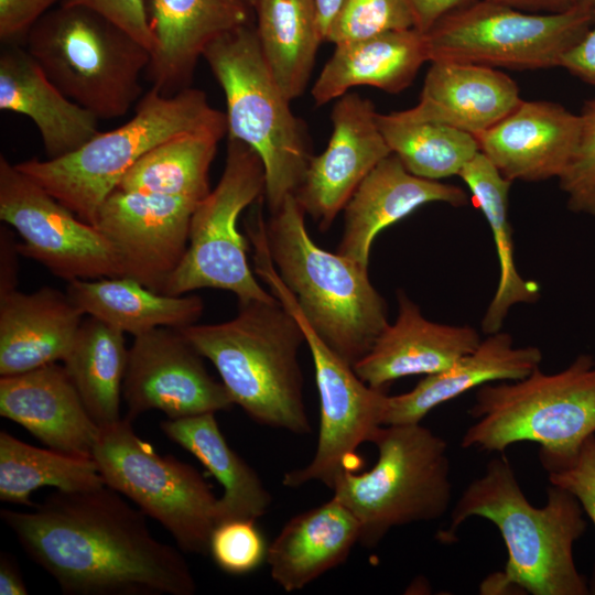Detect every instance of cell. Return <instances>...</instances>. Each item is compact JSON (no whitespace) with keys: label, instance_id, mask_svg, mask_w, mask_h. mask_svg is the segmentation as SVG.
<instances>
[{"label":"cell","instance_id":"1","mask_svg":"<svg viewBox=\"0 0 595 595\" xmlns=\"http://www.w3.org/2000/svg\"><path fill=\"white\" fill-rule=\"evenodd\" d=\"M147 515L102 486L57 490L31 511L2 509L1 520L28 556L67 595H193L181 551L156 540Z\"/></svg>","mask_w":595,"mask_h":595},{"label":"cell","instance_id":"2","mask_svg":"<svg viewBox=\"0 0 595 595\" xmlns=\"http://www.w3.org/2000/svg\"><path fill=\"white\" fill-rule=\"evenodd\" d=\"M547 504L533 507L526 498L505 456L491 459L485 473L462 493L451 523L437 539L455 540L470 517L493 522L505 542L508 559L501 572L487 576L482 594L524 591L532 595H585V577L577 571L573 547L586 529L583 508L565 489L548 487Z\"/></svg>","mask_w":595,"mask_h":595},{"label":"cell","instance_id":"3","mask_svg":"<svg viewBox=\"0 0 595 595\" xmlns=\"http://www.w3.org/2000/svg\"><path fill=\"white\" fill-rule=\"evenodd\" d=\"M180 331L214 365L234 404L252 420L295 434L311 432L299 363L305 336L278 299L239 302L229 321Z\"/></svg>","mask_w":595,"mask_h":595},{"label":"cell","instance_id":"4","mask_svg":"<svg viewBox=\"0 0 595 595\" xmlns=\"http://www.w3.org/2000/svg\"><path fill=\"white\" fill-rule=\"evenodd\" d=\"M264 237L277 273L307 324L353 367L389 325L387 302L368 269L318 247L294 195L264 220Z\"/></svg>","mask_w":595,"mask_h":595},{"label":"cell","instance_id":"5","mask_svg":"<svg viewBox=\"0 0 595 595\" xmlns=\"http://www.w3.org/2000/svg\"><path fill=\"white\" fill-rule=\"evenodd\" d=\"M193 131L225 136V112L214 108L201 89L188 87L164 95L151 87L137 104L133 117L120 127L99 131L62 158H34L15 166L94 226L99 207L137 161L160 143Z\"/></svg>","mask_w":595,"mask_h":595},{"label":"cell","instance_id":"6","mask_svg":"<svg viewBox=\"0 0 595 595\" xmlns=\"http://www.w3.org/2000/svg\"><path fill=\"white\" fill-rule=\"evenodd\" d=\"M468 412L476 422L462 437L464 448L504 452L532 442L542 466L566 461L595 434V360L583 354L555 374L538 367L520 380L486 383Z\"/></svg>","mask_w":595,"mask_h":595},{"label":"cell","instance_id":"7","mask_svg":"<svg viewBox=\"0 0 595 595\" xmlns=\"http://www.w3.org/2000/svg\"><path fill=\"white\" fill-rule=\"evenodd\" d=\"M203 57L226 98L228 138L252 148L266 173L270 214L300 187L312 158L303 123L273 78L251 23L212 42Z\"/></svg>","mask_w":595,"mask_h":595},{"label":"cell","instance_id":"8","mask_svg":"<svg viewBox=\"0 0 595 595\" xmlns=\"http://www.w3.org/2000/svg\"><path fill=\"white\" fill-rule=\"evenodd\" d=\"M24 45L52 83L99 120L126 116L142 94L151 52L93 10L60 3Z\"/></svg>","mask_w":595,"mask_h":595},{"label":"cell","instance_id":"9","mask_svg":"<svg viewBox=\"0 0 595 595\" xmlns=\"http://www.w3.org/2000/svg\"><path fill=\"white\" fill-rule=\"evenodd\" d=\"M371 443L376 464L335 480L333 497L360 527L359 542L376 547L394 527L441 518L452 500L446 442L421 423L381 426Z\"/></svg>","mask_w":595,"mask_h":595},{"label":"cell","instance_id":"10","mask_svg":"<svg viewBox=\"0 0 595 595\" xmlns=\"http://www.w3.org/2000/svg\"><path fill=\"white\" fill-rule=\"evenodd\" d=\"M594 22L595 7L585 4L534 13L473 0L444 14L424 34L429 62L540 69L561 67Z\"/></svg>","mask_w":595,"mask_h":595},{"label":"cell","instance_id":"11","mask_svg":"<svg viewBox=\"0 0 595 595\" xmlns=\"http://www.w3.org/2000/svg\"><path fill=\"white\" fill-rule=\"evenodd\" d=\"M131 422L121 418L100 428L91 457L106 486L160 522L182 551L209 554L219 497L192 465L140 439Z\"/></svg>","mask_w":595,"mask_h":595},{"label":"cell","instance_id":"12","mask_svg":"<svg viewBox=\"0 0 595 595\" xmlns=\"http://www.w3.org/2000/svg\"><path fill=\"white\" fill-rule=\"evenodd\" d=\"M264 191L266 173L260 156L244 142L228 138L220 180L195 208L186 252L166 281L163 294L219 289L232 292L241 303L277 300L253 277L247 260V242L238 229L240 214Z\"/></svg>","mask_w":595,"mask_h":595},{"label":"cell","instance_id":"13","mask_svg":"<svg viewBox=\"0 0 595 595\" xmlns=\"http://www.w3.org/2000/svg\"><path fill=\"white\" fill-rule=\"evenodd\" d=\"M272 294L292 313L301 325L315 370L320 397V432L316 452L304 467L284 474L283 485L300 487L309 482H322L332 489L335 480L349 469L356 450L370 442L383 426L387 396L365 383L353 367L338 357L311 328L296 302L273 267L261 271Z\"/></svg>","mask_w":595,"mask_h":595},{"label":"cell","instance_id":"14","mask_svg":"<svg viewBox=\"0 0 595 595\" xmlns=\"http://www.w3.org/2000/svg\"><path fill=\"white\" fill-rule=\"evenodd\" d=\"M0 219L22 238L19 255L67 282L123 277L105 236L0 155Z\"/></svg>","mask_w":595,"mask_h":595},{"label":"cell","instance_id":"15","mask_svg":"<svg viewBox=\"0 0 595 595\" xmlns=\"http://www.w3.org/2000/svg\"><path fill=\"white\" fill-rule=\"evenodd\" d=\"M180 329L159 327L136 336L128 350L122 397L127 418L160 410L169 419L216 413L234 405L223 382Z\"/></svg>","mask_w":595,"mask_h":595},{"label":"cell","instance_id":"16","mask_svg":"<svg viewBox=\"0 0 595 595\" xmlns=\"http://www.w3.org/2000/svg\"><path fill=\"white\" fill-rule=\"evenodd\" d=\"M199 203L116 188L99 207L94 226L117 252L123 277L162 293L186 252L192 215Z\"/></svg>","mask_w":595,"mask_h":595},{"label":"cell","instance_id":"17","mask_svg":"<svg viewBox=\"0 0 595 595\" xmlns=\"http://www.w3.org/2000/svg\"><path fill=\"white\" fill-rule=\"evenodd\" d=\"M372 101L346 93L331 113L332 133L326 149L312 155L294 194L305 213L327 230L371 170L391 154L377 123Z\"/></svg>","mask_w":595,"mask_h":595},{"label":"cell","instance_id":"18","mask_svg":"<svg viewBox=\"0 0 595 595\" xmlns=\"http://www.w3.org/2000/svg\"><path fill=\"white\" fill-rule=\"evenodd\" d=\"M582 120L560 104L522 100L489 129L475 134L479 151L509 181L560 177L580 141Z\"/></svg>","mask_w":595,"mask_h":595},{"label":"cell","instance_id":"19","mask_svg":"<svg viewBox=\"0 0 595 595\" xmlns=\"http://www.w3.org/2000/svg\"><path fill=\"white\" fill-rule=\"evenodd\" d=\"M250 9L244 0H150L154 46L145 74L152 88L164 95L188 88L206 47L250 23Z\"/></svg>","mask_w":595,"mask_h":595},{"label":"cell","instance_id":"20","mask_svg":"<svg viewBox=\"0 0 595 595\" xmlns=\"http://www.w3.org/2000/svg\"><path fill=\"white\" fill-rule=\"evenodd\" d=\"M0 415L47 447L82 457H91L100 431L57 363L1 377Z\"/></svg>","mask_w":595,"mask_h":595},{"label":"cell","instance_id":"21","mask_svg":"<svg viewBox=\"0 0 595 595\" xmlns=\"http://www.w3.org/2000/svg\"><path fill=\"white\" fill-rule=\"evenodd\" d=\"M398 316L379 335L369 353L353 369L369 387L385 390L392 381L440 372L479 345L470 326L426 320L420 307L399 290Z\"/></svg>","mask_w":595,"mask_h":595},{"label":"cell","instance_id":"22","mask_svg":"<svg viewBox=\"0 0 595 595\" xmlns=\"http://www.w3.org/2000/svg\"><path fill=\"white\" fill-rule=\"evenodd\" d=\"M467 204L463 188L410 173L399 158L381 160L357 187L344 208V231L337 252L368 269L376 236L429 203Z\"/></svg>","mask_w":595,"mask_h":595},{"label":"cell","instance_id":"23","mask_svg":"<svg viewBox=\"0 0 595 595\" xmlns=\"http://www.w3.org/2000/svg\"><path fill=\"white\" fill-rule=\"evenodd\" d=\"M430 63L418 104L398 111L405 119L437 122L475 136L522 101L517 83L494 67L452 61Z\"/></svg>","mask_w":595,"mask_h":595},{"label":"cell","instance_id":"24","mask_svg":"<svg viewBox=\"0 0 595 595\" xmlns=\"http://www.w3.org/2000/svg\"><path fill=\"white\" fill-rule=\"evenodd\" d=\"M0 109L30 118L48 159L67 155L98 132V118L65 96L21 45H2Z\"/></svg>","mask_w":595,"mask_h":595},{"label":"cell","instance_id":"25","mask_svg":"<svg viewBox=\"0 0 595 595\" xmlns=\"http://www.w3.org/2000/svg\"><path fill=\"white\" fill-rule=\"evenodd\" d=\"M83 315L66 292L51 286L0 295L1 377L63 360Z\"/></svg>","mask_w":595,"mask_h":595},{"label":"cell","instance_id":"26","mask_svg":"<svg viewBox=\"0 0 595 595\" xmlns=\"http://www.w3.org/2000/svg\"><path fill=\"white\" fill-rule=\"evenodd\" d=\"M541 350L516 347L510 334L497 332L448 368L425 376L412 390L387 396L382 424H415L437 405L495 381H516L540 366Z\"/></svg>","mask_w":595,"mask_h":595},{"label":"cell","instance_id":"27","mask_svg":"<svg viewBox=\"0 0 595 595\" xmlns=\"http://www.w3.org/2000/svg\"><path fill=\"white\" fill-rule=\"evenodd\" d=\"M359 538L356 517L332 497L284 524L268 547L271 577L288 593L300 591L345 562Z\"/></svg>","mask_w":595,"mask_h":595},{"label":"cell","instance_id":"28","mask_svg":"<svg viewBox=\"0 0 595 595\" xmlns=\"http://www.w3.org/2000/svg\"><path fill=\"white\" fill-rule=\"evenodd\" d=\"M425 62H429L425 34L415 28L335 45L311 95L322 106L356 86L398 94L411 85Z\"/></svg>","mask_w":595,"mask_h":595},{"label":"cell","instance_id":"29","mask_svg":"<svg viewBox=\"0 0 595 595\" xmlns=\"http://www.w3.org/2000/svg\"><path fill=\"white\" fill-rule=\"evenodd\" d=\"M65 292L84 315L133 337L159 327L196 324L204 310L197 295L159 293L128 277L78 279L68 282Z\"/></svg>","mask_w":595,"mask_h":595},{"label":"cell","instance_id":"30","mask_svg":"<svg viewBox=\"0 0 595 595\" xmlns=\"http://www.w3.org/2000/svg\"><path fill=\"white\" fill-rule=\"evenodd\" d=\"M163 433L193 454L223 487L218 523L231 519L257 520L272 498L258 474L227 443L215 413L161 422ZM217 523V524H218Z\"/></svg>","mask_w":595,"mask_h":595},{"label":"cell","instance_id":"31","mask_svg":"<svg viewBox=\"0 0 595 595\" xmlns=\"http://www.w3.org/2000/svg\"><path fill=\"white\" fill-rule=\"evenodd\" d=\"M458 176L468 187L474 204L484 214L495 241L499 261V281L482 321L487 335L501 329L510 310L517 303H532L540 296L537 282L523 279L515 264L512 229L508 219V197L511 181L478 152Z\"/></svg>","mask_w":595,"mask_h":595},{"label":"cell","instance_id":"32","mask_svg":"<svg viewBox=\"0 0 595 595\" xmlns=\"http://www.w3.org/2000/svg\"><path fill=\"white\" fill-rule=\"evenodd\" d=\"M256 32L266 63L289 100L310 80L324 42L314 0H259Z\"/></svg>","mask_w":595,"mask_h":595},{"label":"cell","instance_id":"33","mask_svg":"<svg viewBox=\"0 0 595 595\" xmlns=\"http://www.w3.org/2000/svg\"><path fill=\"white\" fill-rule=\"evenodd\" d=\"M125 333L88 316L62 360L80 399L99 428L121 419L120 402L127 369Z\"/></svg>","mask_w":595,"mask_h":595},{"label":"cell","instance_id":"34","mask_svg":"<svg viewBox=\"0 0 595 595\" xmlns=\"http://www.w3.org/2000/svg\"><path fill=\"white\" fill-rule=\"evenodd\" d=\"M224 137L214 131L177 134L137 161L117 188L202 202L212 191L209 169Z\"/></svg>","mask_w":595,"mask_h":595},{"label":"cell","instance_id":"35","mask_svg":"<svg viewBox=\"0 0 595 595\" xmlns=\"http://www.w3.org/2000/svg\"><path fill=\"white\" fill-rule=\"evenodd\" d=\"M106 486L93 457L40 448L0 432V499L34 507L31 495L42 487L83 491Z\"/></svg>","mask_w":595,"mask_h":595},{"label":"cell","instance_id":"36","mask_svg":"<svg viewBox=\"0 0 595 595\" xmlns=\"http://www.w3.org/2000/svg\"><path fill=\"white\" fill-rule=\"evenodd\" d=\"M377 123L391 153L426 180L458 175L480 152L473 134L451 126L405 119L398 111L377 113Z\"/></svg>","mask_w":595,"mask_h":595},{"label":"cell","instance_id":"37","mask_svg":"<svg viewBox=\"0 0 595 595\" xmlns=\"http://www.w3.org/2000/svg\"><path fill=\"white\" fill-rule=\"evenodd\" d=\"M411 28L415 23L407 0H345L325 42L339 45Z\"/></svg>","mask_w":595,"mask_h":595},{"label":"cell","instance_id":"38","mask_svg":"<svg viewBox=\"0 0 595 595\" xmlns=\"http://www.w3.org/2000/svg\"><path fill=\"white\" fill-rule=\"evenodd\" d=\"M255 521L231 519L219 522L214 528L209 554L226 573L236 575L249 573L267 558L268 548Z\"/></svg>","mask_w":595,"mask_h":595},{"label":"cell","instance_id":"39","mask_svg":"<svg viewBox=\"0 0 595 595\" xmlns=\"http://www.w3.org/2000/svg\"><path fill=\"white\" fill-rule=\"evenodd\" d=\"M580 116V141L559 182L571 210L595 216V98L584 104Z\"/></svg>","mask_w":595,"mask_h":595},{"label":"cell","instance_id":"40","mask_svg":"<svg viewBox=\"0 0 595 595\" xmlns=\"http://www.w3.org/2000/svg\"><path fill=\"white\" fill-rule=\"evenodd\" d=\"M543 468L550 484L572 494L595 526V434L582 443L573 457Z\"/></svg>","mask_w":595,"mask_h":595},{"label":"cell","instance_id":"41","mask_svg":"<svg viewBox=\"0 0 595 595\" xmlns=\"http://www.w3.org/2000/svg\"><path fill=\"white\" fill-rule=\"evenodd\" d=\"M62 4L93 10L125 30L150 52L154 46L145 0H63Z\"/></svg>","mask_w":595,"mask_h":595},{"label":"cell","instance_id":"42","mask_svg":"<svg viewBox=\"0 0 595 595\" xmlns=\"http://www.w3.org/2000/svg\"><path fill=\"white\" fill-rule=\"evenodd\" d=\"M63 0H0V41L22 45L33 25Z\"/></svg>","mask_w":595,"mask_h":595},{"label":"cell","instance_id":"43","mask_svg":"<svg viewBox=\"0 0 595 595\" xmlns=\"http://www.w3.org/2000/svg\"><path fill=\"white\" fill-rule=\"evenodd\" d=\"M561 67L595 86V22L586 35L564 55Z\"/></svg>","mask_w":595,"mask_h":595},{"label":"cell","instance_id":"44","mask_svg":"<svg viewBox=\"0 0 595 595\" xmlns=\"http://www.w3.org/2000/svg\"><path fill=\"white\" fill-rule=\"evenodd\" d=\"M413 17L415 29L425 33L447 12L473 0H407Z\"/></svg>","mask_w":595,"mask_h":595},{"label":"cell","instance_id":"45","mask_svg":"<svg viewBox=\"0 0 595 595\" xmlns=\"http://www.w3.org/2000/svg\"><path fill=\"white\" fill-rule=\"evenodd\" d=\"M17 242L7 226L1 227L0 235V295L17 289Z\"/></svg>","mask_w":595,"mask_h":595},{"label":"cell","instance_id":"46","mask_svg":"<svg viewBox=\"0 0 595 595\" xmlns=\"http://www.w3.org/2000/svg\"><path fill=\"white\" fill-rule=\"evenodd\" d=\"M28 588L18 563L7 553L0 555V595H26Z\"/></svg>","mask_w":595,"mask_h":595},{"label":"cell","instance_id":"47","mask_svg":"<svg viewBox=\"0 0 595 595\" xmlns=\"http://www.w3.org/2000/svg\"><path fill=\"white\" fill-rule=\"evenodd\" d=\"M534 13H556L578 4L577 0H487Z\"/></svg>","mask_w":595,"mask_h":595},{"label":"cell","instance_id":"48","mask_svg":"<svg viewBox=\"0 0 595 595\" xmlns=\"http://www.w3.org/2000/svg\"><path fill=\"white\" fill-rule=\"evenodd\" d=\"M344 1L345 0H314L324 42L326 39V34L328 32V29L333 20L335 19L336 14L340 10Z\"/></svg>","mask_w":595,"mask_h":595},{"label":"cell","instance_id":"49","mask_svg":"<svg viewBox=\"0 0 595 595\" xmlns=\"http://www.w3.org/2000/svg\"><path fill=\"white\" fill-rule=\"evenodd\" d=\"M578 4H585L589 7H595V0H577Z\"/></svg>","mask_w":595,"mask_h":595},{"label":"cell","instance_id":"50","mask_svg":"<svg viewBox=\"0 0 595 595\" xmlns=\"http://www.w3.org/2000/svg\"><path fill=\"white\" fill-rule=\"evenodd\" d=\"M250 8L255 9L259 0H244Z\"/></svg>","mask_w":595,"mask_h":595}]
</instances>
